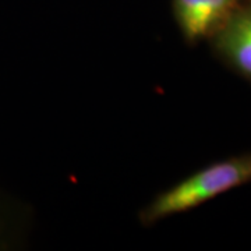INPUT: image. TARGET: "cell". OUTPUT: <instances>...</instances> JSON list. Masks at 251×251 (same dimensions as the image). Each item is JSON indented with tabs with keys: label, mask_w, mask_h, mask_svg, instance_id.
I'll return each instance as SVG.
<instances>
[{
	"label": "cell",
	"mask_w": 251,
	"mask_h": 251,
	"mask_svg": "<svg viewBox=\"0 0 251 251\" xmlns=\"http://www.w3.org/2000/svg\"><path fill=\"white\" fill-rule=\"evenodd\" d=\"M249 181H251V155L218 162L158 194L141 211L140 219L144 225H152L165 218L187 212Z\"/></svg>",
	"instance_id": "6da1fadb"
},
{
	"label": "cell",
	"mask_w": 251,
	"mask_h": 251,
	"mask_svg": "<svg viewBox=\"0 0 251 251\" xmlns=\"http://www.w3.org/2000/svg\"><path fill=\"white\" fill-rule=\"evenodd\" d=\"M173 6L183 35L196 42L215 35L237 9V0H173Z\"/></svg>",
	"instance_id": "7a4b0ae2"
},
{
	"label": "cell",
	"mask_w": 251,
	"mask_h": 251,
	"mask_svg": "<svg viewBox=\"0 0 251 251\" xmlns=\"http://www.w3.org/2000/svg\"><path fill=\"white\" fill-rule=\"evenodd\" d=\"M214 36L218 52L251 78V6L234 10Z\"/></svg>",
	"instance_id": "3957f363"
}]
</instances>
